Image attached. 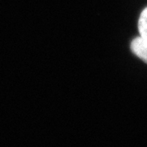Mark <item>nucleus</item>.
Masks as SVG:
<instances>
[{
  "label": "nucleus",
  "mask_w": 147,
  "mask_h": 147,
  "mask_svg": "<svg viewBox=\"0 0 147 147\" xmlns=\"http://www.w3.org/2000/svg\"><path fill=\"white\" fill-rule=\"evenodd\" d=\"M138 30L140 36L147 38V7L142 12L138 21Z\"/></svg>",
  "instance_id": "nucleus-2"
},
{
  "label": "nucleus",
  "mask_w": 147,
  "mask_h": 147,
  "mask_svg": "<svg viewBox=\"0 0 147 147\" xmlns=\"http://www.w3.org/2000/svg\"><path fill=\"white\" fill-rule=\"evenodd\" d=\"M131 50L137 57L147 63V38L138 37L131 43Z\"/></svg>",
  "instance_id": "nucleus-1"
}]
</instances>
